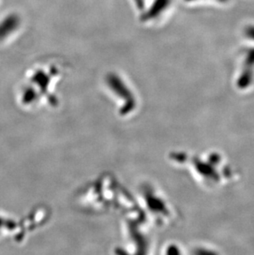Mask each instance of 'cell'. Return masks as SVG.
I'll list each match as a JSON object with an SVG mask.
<instances>
[{"label":"cell","mask_w":254,"mask_h":255,"mask_svg":"<svg viewBox=\"0 0 254 255\" xmlns=\"http://www.w3.org/2000/svg\"><path fill=\"white\" fill-rule=\"evenodd\" d=\"M170 2L171 0H154L148 12L142 15V19L145 22L154 19L163 12V10H165L168 7Z\"/></svg>","instance_id":"obj_1"},{"label":"cell","mask_w":254,"mask_h":255,"mask_svg":"<svg viewBox=\"0 0 254 255\" xmlns=\"http://www.w3.org/2000/svg\"><path fill=\"white\" fill-rule=\"evenodd\" d=\"M18 25L19 18L16 15H11L3 20V22L0 23V40L4 39L5 36L12 33L13 30L18 27Z\"/></svg>","instance_id":"obj_2"},{"label":"cell","mask_w":254,"mask_h":255,"mask_svg":"<svg viewBox=\"0 0 254 255\" xmlns=\"http://www.w3.org/2000/svg\"><path fill=\"white\" fill-rule=\"evenodd\" d=\"M246 64H248V65H254V48L250 49L248 51Z\"/></svg>","instance_id":"obj_3"},{"label":"cell","mask_w":254,"mask_h":255,"mask_svg":"<svg viewBox=\"0 0 254 255\" xmlns=\"http://www.w3.org/2000/svg\"><path fill=\"white\" fill-rule=\"evenodd\" d=\"M245 34L249 38L254 40V26H250L245 30Z\"/></svg>","instance_id":"obj_4"},{"label":"cell","mask_w":254,"mask_h":255,"mask_svg":"<svg viewBox=\"0 0 254 255\" xmlns=\"http://www.w3.org/2000/svg\"><path fill=\"white\" fill-rule=\"evenodd\" d=\"M187 1H191V0H187ZM219 1H221V2H225V1H227V0H219Z\"/></svg>","instance_id":"obj_5"}]
</instances>
